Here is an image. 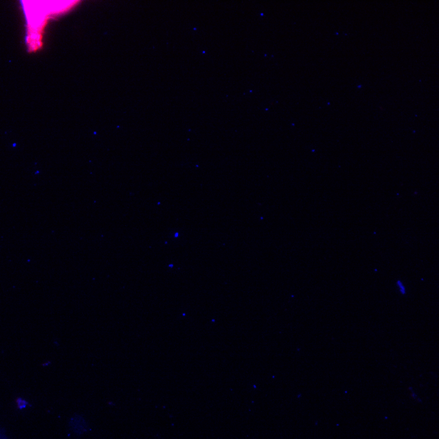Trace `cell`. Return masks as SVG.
<instances>
[{"label":"cell","mask_w":439,"mask_h":439,"mask_svg":"<svg viewBox=\"0 0 439 439\" xmlns=\"http://www.w3.org/2000/svg\"><path fill=\"white\" fill-rule=\"evenodd\" d=\"M0 439H7L5 435V433L2 429H0Z\"/></svg>","instance_id":"3"},{"label":"cell","mask_w":439,"mask_h":439,"mask_svg":"<svg viewBox=\"0 0 439 439\" xmlns=\"http://www.w3.org/2000/svg\"><path fill=\"white\" fill-rule=\"evenodd\" d=\"M17 401H18L19 407L21 409L25 408V407L27 406V405H28V403L25 401V400H21V399H18Z\"/></svg>","instance_id":"2"},{"label":"cell","mask_w":439,"mask_h":439,"mask_svg":"<svg viewBox=\"0 0 439 439\" xmlns=\"http://www.w3.org/2000/svg\"><path fill=\"white\" fill-rule=\"evenodd\" d=\"M68 425L72 432L77 435H84L90 430V427L86 420L83 418V416L80 415H74L72 416L69 420Z\"/></svg>","instance_id":"1"}]
</instances>
